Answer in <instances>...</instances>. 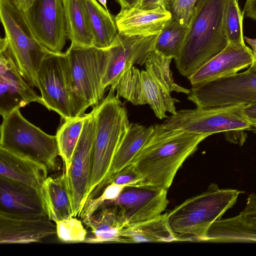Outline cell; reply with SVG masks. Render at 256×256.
<instances>
[{
	"label": "cell",
	"mask_w": 256,
	"mask_h": 256,
	"mask_svg": "<svg viewBox=\"0 0 256 256\" xmlns=\"http://www.w3.org/2000/svg\"><path fill=\"white\" fill-rule=\"evenodd\" d=\"M68 38L71 45L93 46L94 35L86 0H62Z\"/></svg>",
	"instance_id": "cell-25"
},
{
	"label": "cell",
	"mask_w": 256,
	"mask_h": 256,
	"mask_svg": "<svg viewBox=\"0 0 256 256\" xmlns=\"http://www.w3.org/2000/svg\"><path fill=\"white\" fill-rule=\"evenodd\" d=\"M172 16L164 6L151 10L134 7L121 9L115 16L118 32L132 36H152L160 33Z\"/></svg>",
	"instance_id": "cell-19"
},
{
	"label": "cell",
	"mask_w": 256,
	"mask_h": 256,
	"mask_svg": "<svg viewBox=\"0 0 256 256\" xmlns=\"http://www.w3.org/2000/svg\"><path fill=\"white\" fill-rule=\"evenodd\" d=\"M187 98L198 108L252 102L256 100V64L244 72L192 86Z\"/></svg>",
	"instance_id": "cell-9"
},
{
	"label": "cell",
	"mask_w": 256,
	"mask_h": 256,
	"mask_svg": "<svg viewBox=\"0 0 256 256\" xmlns=\"http://www.w3.org/2000/svg\"><path fill=\"white\" fill-rule=\"evenodd\" d=\"M83 222L92 234L84 242L90 244L120 242L122 232L128 226L114 205L102 207Z\"/></svg>",
	"instance_id": "cell-23"
},
{
	"label": "cell",
	"mask_w": 256,
	"mask_h": 256,
	"mask_svg": "<svg viewBox=\"0 0 256 256\" xmlns=\"http://www.w3.org/2000/svg\"><path fill=\"white\" fill-rule=\"evenodd\" d=\"M44 164L0 147V176L30 186L38 192L48 176Z\"/></svg>",
	"instance_id": "cell-21"
},
{
	"label": "cell",
	"mask_w": 256,
	"mask_h": 256,
	"mask_svg": "<svg viewBox=\"0 0 256 256\" xmlns=\"http://www.w3.org/2000/svg\"><path fill=\"white\" fill-rule=\"evenodd\" d=\"M243 114L252 126H256V100L244 106Z\"/></svg>",
	"instance_id": "cell-38"
},
{
	"label": "cell",
	"mask_w": 256,
	"mask_h": 256,
	"mask_svg": "<svg viewBox=\"0 0 256 256\" xmlns=\"http://www.w3.org/2000/svg\"><path fill=\"white\" fill-rule=\"evenodd\" d=\"M111 183L126 186H135L142 184V178L133 164H130L106 180L100 188L98 195Z\"/></svg>",
	"instance_id": "cell-35"
},
{
	"label": "cell",
	"mask_w": 256,
	"mask_h": 256,
	"mask_svg": "<svg viewBox=\"0 0 256 256\" xmlns=\"http://www.w3.org/2000/svg\"><path fill=\"white\" fill-rule=\"evenodd\" d=\"M94 35V46L109 47L118 32L114 16L96 0H86Z\"/></svg>",
	"instance_id": "cell-27"
},
{
	"label": "cell",
	"mask_w": 256,
	"mask_h": 256,
	"mask_svg": "<svg viewBox=\"0 0 256 256\" xmlns=\"http://www.w3.org/2000/svg\"><path fill=\"white\" fill-rule=\"evenodd\" d=\"M14 2L23 10L28 8L34 0H13Z\"/></svg>",
	"instance_id": "cell-40"
},
{
	"label": "cell",
	"mask_w": 256,
	"mask_h": 256,
	"mask_svg": "<svg viewBox=\"0 0 256 256\" xmlns=\"http://www.w3.org/2000/svg\"><path fill=\"white\" fill-rule=\"evenodd\" d=\"M179 238L169 224L168 213L128 225L122 230L120 242H171Z\"/></svg>",
	"instance_id": "cell-26"
},
{
	"label": "cell",
	"mask_w": 256,
	"mask_h": 256,
	"mask_svg": "<svg viewBox=\"0 0 256 256\" xmlns=\"http://www.w3.org/2000/svg\"><path fill=\"white\" fill-rule=\"evenodd\" d=\"M250 130L253 133L256 134V126H252Z\"/></svg>",
	"instance_id": "cell-43"
},
{
	"label": "cell",
	"mask_w": 256,
	"mask_h": 256,
	"mask_svg": "<svg viewBox=\"0 0 256 256\" xmlns=\"http://www.w3.org/2000/svg\"><path fill=\"white\" fill-rule=\"evenodd\" d=\"M125 187L124 185L111 183L104 188L99 196L88 200L78 216L82 221L86 220L101 208L104 203L116 200Z\"/></svg>",
	"instance_id": "cell-33"
},
{
	"label": "cell",
	"mask_w": 256,
	"mask_h": 256,
	"mask_svg": "<svg viewBox=\"0 0 256 256\" xmlns=\"http://www.w3.org/2000/svg\"><path fill=\"white\" fill-rule=\"evenodd\" d=\"M23 12L40 44L51 52H62L68 38L62 0H34Z\"/></svg>",
	"instance_id": "cell-14"
},
{
	"label": "cell",
	"mask_w": 256,
	"mask_h": 256,
	"mask_svg": "<svg viewBox=\"0 0 256 256\" xmlns=\"http://www.w3.org/2000/svg\"><path fill=\"white\" fill-rule=\"evenodd\" d=\"M244 106L181 110L166 118L161 124L168 129L208 136L225 132L228 140L242 145L244 141L240 136H244V131L252 127L243 114Z\"/></svg>",
	"instance_id": "cell-6"
},
{
	"label": "cell",
	"mask_w": 256,
	"mask_h": 256,
	"mask_svg": "<svg viewBox=\"0 0 256 256\" xmlns=\"http://www.w3.org/2000/svg\"><path fill=\"white\" fill-rule=\"evenodd\" d=\"M32 102L42 104L41 96L20 72L5 38L0 41V114L2 118Z\"/></svg>",
	"instance_id": "cell-16"
},
{
	"label": "cell",
	"mask_w": 256,
	"mask_h": 256,
	"mask_svg": "<svg viewBox=\"0 0 256 256\" xmlns=\"http://www.w3.org/2000/svg\"><path fill=\"white\" fill-rule=\"evenodd\" d=\"M208 136L155 125L152 137L131 164L142 184L168 190L184 162Z\"/></svg>",
	"instance_id": "cell-1"
},
{
	"label": "cell",
	"mask_w": 256,
	"mask_h": 256,
	"mask_svg": "<svg viewBox=\"0 0 256 256\" xmlns=\"http://www.w3.org/2000/svg\"><path fill=\"white\" fill-rule=\"evenodd\" d=\"M121 7V9L134 7L136 0H116Z\"/></svg>",
	"instance_id": "cell-39"
},
{
	"label": "cell",
	"mask_w": 256,
	"mask_h": 256,
	"mask_svg": "<svg viewBox=\"0 0 256 256\" xmlns=\"http://www.w3.org/2000/svg\"><path fill=\"white\" fill-rule=\"evenodd\" d=\"M226 0H198L188 32L174 60L188 79L228 44L224 28Z\"/></svg>",
	"instance_id": "cell-2"
},
{
	"label": "cell",
	"mask_w": 256,
	"mask_h": 256,
	"mask_svg": "<svg viewBox=\"0 0 256 256\" xmlns=\"http://www.w3.org/2000/svg\"><path fill=\"white\" fill-rule=\"evenodd\" d=\"M172 59L154 50L144 63L146 70L170 92H175L188 95L190 90L179 86L174 80L170 68V64Z\"/></svg>",
	"instance_id": "cell-29"
},
{
	"label": "cell",
	"mask_w": 256,
	"mask_h": 256,
	"mask_svg": "<svg viewBox=\"0 0 256 256\" xmlns=\"http://www.w3.org/2000/svg\"><path fill=\"white\" fill-rule=\"evenodd\" d=\"M70 68L72 86L80 102L86 110L103 100L102 80L105 64V49L72 45L66 52Z\"/></svg>",
	"instance_id": "cell-10"
},
{
	"label": "cell",
	"mask_w": 256,
	"mask_h": 256,
	"mask_svg": "<svg viewBox=\"0 0 256 256\" xmlns=\"http://www.w3.org/2000/svg\"><path fill=\"white\" fill-rule=\"evenodd\" d=\"M252 52H253L254 56V60L253 62H254L256 64V50H252Z\"/></svg>",
	"instance_id": "cell-44"
},
{
	"label": "cell",
	"mask_w": 256,
	"mask_h": 256,
	"mask_svg": "<svg viewBox=\"0 0 256 256\" xmlns=\"http://www.w3.org/2000/svg\"><path fill=\"white\" fill-rule=\"evenodd\" d=\"M238 216L246 222L256 227V194L254 193L248 196L246 205Z\"/></svg>",
	"instance_id": "cell-36"
},
{
	"label": "cell",
	"mask_w": 256,
	"mask_h": 256,
	"mask_svg": "<svg viewBox=\"0 0 256 256\" xmlns=\"http://www.w3.org/2000/svg\"><path fill=\"white\" fill-rule=\"evenodd\" d=\"M252 49L245 45L228 44L188 78L192 86L226 77L248 68L254 62Z\"/></svg>",
	"instance_id": "cell-18"
},
{
	"label": "cell",
	"mask_w": 256,
	"mask_h": 256,
	"mask_svg": "<svg viewBox=\"0 0 256 256\" xmlns=\"http://www.w3.org/2000/svg\"><path fill=\"white\" fill-rule=\"evenodd\" d=\"M0 18L4 38L14 63L26 80L38 88L37 72L50 51L38 40L23 10L13 0H0Z\"/></svg>",
	"instance_id": "cell-5"
},
{
	"label": "cell",
	"mask_w": 256,
	"mask_h": 256,
	"mask_svg": "<svg viewBox=\"0 0 256 256\" xmlns=\"http://www.w3.org/2000/svg\"><path fill=\"white\" fill-rule=\"evenodd\" d=\"M165 0H136L134 7L142 10H151L164 6Z\"/></svg>",
	"instance_id": "cell-37"
},
{
	"label": "cell",
	"mask_w": 256,
	"mask_h": 256,
	"mask_svg": "<svg viewBox=\"0 0 256 256\" xmlns=\"http://www.w3.org/2000/svg\"><path fill=\"white\" fill-rule=\"evenodd\" d=\"M56 234V224L46 214H12L0 211V244L40 242Z\"/></svg>",
	"instance_id": "cell-17"
},
{
	"label": "cell",
	"mask_w": 256,
	"mask_h": 256,
	"mask_svg": "<svg viewBox=\"0 0 256 256\" xmlns=\"http://www.w3.org/2000/svg\"><path fill=\"white\" fill-rule=\"evenodd\" d=\"M242 192L220 188L214 183L204 192L187 199L168 213V222L178 236L202 242L212 224L232 208Z\"/></svg>",
	"instance_id": "cell-3"
},
{
	"label": "cell",
	"mask_w": 256,
	"mask_h": 256,
	"mask_svg": "<svg viewBox=\"0 0 256 256\" xmlns=\"http://www.w3.org/2000/svg\"><path fill=\"white\" fill-rule=\"evenodd\" d=\"M198 0H165V8L172 14V18L178 20L189 25Z\"/></svg>",
	"instance_id": "cell-34"
},
{
	"label": "cell",
	"mask_w": 256,
	"mask_h": 256,
	"mask_svg": "<svg viewBox=\"0 0 256 256\" xmlns=\"http://www.w3.org/2000/svg\"><path fill=\"white\" fill-rule=\"evenodd\" d=\"M243 17L238 0H226L224 14V28L228 44H246L243 34Z\"/></svg>",
	"instance_id": "cell-31"
},
{
	"label": "cell",
	"mask_w": 256,
	"mask_h": 256,
	"mask_svg": "<svg viewBox=\"0 0 256 256\" xmlns=\"http://www.w3.org/2000/svg\"><path fill=\"white\" fill-rule=\"evenodd\" d=\"M38 89L42 104L63 120L79 116L86 110L73 89L68 58L66 52H50L37 72Z\"/></svg>",
	"instance_id": "cell-7"
},
{
	"label": "cell",
	"mask_w": 256,
	"mask_h": 256,
	"mask_svg": "<svg viewBox=\"0 0 256 256\" xmlns=\"http://www.w3.org/2000/svg\"><path fill=\"white\" fill-rule=\"evenodd\" d=\"M158 34L132 36L118 32L110 46L105 49V64L102 80L104 93L108 86L115 90L120 76L134 64H144L154 50Z\"/></svg>",
	"instance_id": "cell-12"
},
{
	"label": "cell",
	"mask_w": 256,
	"mask_h": 256,
	"mask_svg": "<svg viewBox=\"0 0 256 256\" xmlns=\"http://www.w3.org/2000/svg\"><path fill=\"white\" fill-rule=\"evenodd\" d=\"M116 96L134 105L148 104L156 116L160 120L166 118V112H176L174 98L160 82L148 72L140 70L133 66L120 76L115 88Z\"/></svg>",
	"instance_id": "cell-11"
},
{
	"label": "cell",
	"mask_w": 256,
	"mask_h": 256,
	"mask_svg": "<svg viewBox=\"0 0 256 256\" xmlns=\"http://www.w3.org/2000/svg\"><path fill=\"white\" fill-rule=\"evenodd\" d=\"M98 0L100 2V4L103 6L104 7L106 8H107L106 0Z\"/></svg>",
	"instance_id": "cell-42"
},
{
	"label": "cell",
	"mask_w": 256,
	"mask_h": 256,
	"mask_svg": "<svg viewBox=\"0 0 256 256\" xmlns=\"http://www.w3.org/2000/svg\"><path fill=\"white\" fill-rule=\"evenodd\" d=\"M188 26L182 21L172 19L158 34L154 50L174 58L177 54L188 32Z\"/></svg>",
	"instance_id": "cell-30"
},
{
	"label": "cell",
	"mask_w": 256,
	"mask_h": 256,
	"mask_svg": "<svg viewBox=\"0 0 256 256\" xmlns=\"http://www.w3.org/2000/svg\"><path fill=\"white\" fill-rule=\"evenodd\" d=\"M154 130V126H146L130 122L114 154L106 179L90 194L89 198L96 197L100 188L106 180L132 163L138 152L148 142Z\"/></svg>",
	"instance_id": "cell-22"
},
{
	"label": "cell",
	"mask_w": 256,
	"mask_h": 256,
	"mask_svg": "<svg viewBox=\"0 0 256 256\" xmlns=\"http://www.w3.org/2000/svg\"><path fill=\"white\" fill-rule=\"evenodd\" d=\"M167 190L144 184L126 186L116 200L104 203L102 208L116 206L128 225L147 220L166 208L170 202Z\"/></svg>",
	"instance_id": "cell-15"
},
{
	"label": "cell",
	"mask_w": 256,
	"mask_h": 256,
	"mask_svg": "<svg viewBox=\"0 0 256 256\" xmlns=\"http://www.w3.org/2000/svg\"><path fill=\"white\" fill-rule=\"evenodd\" d=\"M0 211L12 214H46L36 190L0 176Z\"/></svg>",
	"instance_id": "cell-20"
},
{
	"label": "cell",
	"mask_w": 256,
	"mask_h": 256,
	"mask_svg": "<svg viewBox=\"0 0 256 256\" xmlns=\"http://www.w3.org/2000/svg\"><path fill=\"white\" fill-rule=\"evenodd\" d=\"M114 92L110 88L106 97L92 108L96 128L87 199L106 179L117 148L130 124L127 110Z\"/></svg>",
	"instance_id": "cell-4"
},
{
	"label": "cell",
	"mask_w": 256,
	"mask_h": 256,
	"mask_svg": "<svg viewBox=\"0 0 256 256\" xmlns=\"http://www.w3.org/2000/svg\"><path fill=\"white\" fill-rule=\"evenodd\" d=\"M96 128V118L92 110L86 120L70 168L65 172L74 217L79 216L87 200Z\"/></svg>",
	"instance_id": "cell-13"
},
{
	"label": "cell",
	"mask_w": 256,
	"mask_h": 256,
	"mask_svg": "<svg viewBox=\"0 0 256 256\" xmlns=\"http://www.w3.org/2000/svg\"><path fill=\"white\" fill-rule=\"evenodd\" d=\"M0 147L56 170L60 156L56 136L44 132L27 120L16 110L3 118Z\"/></svg>",
	"instance_id": "cell-8"
},
{
	"label": "cell",
	"mask_w": 256,
	"mask_h": 256,
	"mask_svg": "<svg viewBox=\"0 0 256 256\" xmlns=\"http://www.w3.org/2000/svg\"><path fill=\"white\" fill-rule=\"evenodd\" d=\"M244 41L252 48V50H256V38H250L244 36Z\"/></svg>",
	"instance_id": "cell-41"
},
{
	"label": "cell",
	"mask_w": 256,
	"mask_h": 256,
	"mask_svg": "<svg viewBox=\"0 0 256 256\" xmlns=\"http://www.w3.org/2000/svg\"><path fill=\"white\" fill-rule=\"evenodd\" d=\"M54 223L58 237L63 242H84L87 236V232L82 221L75 217L71 216Z\"/></svg>",
	"instance_id": "cell-32"
},
{
	"label": "cell",
	"mask_w": 256,
	"mask_h": 256,
	"mask_svg": "<svg viewBox=\"0 0 256 256\" xmlns=\"http://www.w3.org/2000/svg\"><path fill=\"white\" fill-rule=\"evenodd\" d=\"M44 211L56 222L73 216L66 173L53 178L48 177L39 192Z\"/></svg>",
	"instance_id": "cell-24"
},
{
	"label": "cell",
	"mask_w": 256,
	"mask_h": 256,
	"mask_svg": "<svg viewBox=\"0 0 256 256\" xmlns=\"http://www.w3.org/2000/svg\"><path fill=\"white\" fill-rule=\"evenodd\" d=\"M90 113L64 120L56 135L60 156L65 166L66 172L71 165L72 156L82 134L86 120Z\"/></svg>",
	"instance_id": "cell-28"
}]
</instances>
